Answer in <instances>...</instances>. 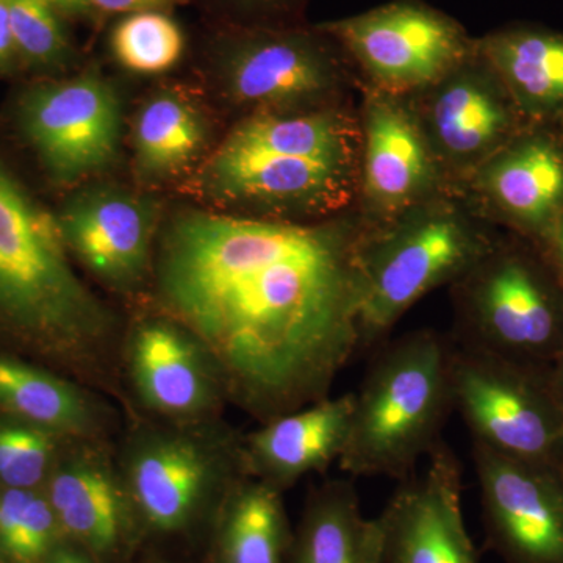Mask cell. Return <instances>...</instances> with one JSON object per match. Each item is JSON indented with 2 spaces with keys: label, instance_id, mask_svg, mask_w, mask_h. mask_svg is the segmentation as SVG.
Listing matches in <instances>:
<instances>
[{
  "label": "cell",
  "instance_id": "83f0119b",
  "mask_svg": "<svg viewBox=\"0 0 563 563\" xmlns=\"http://www.w3.org/2000/svg\"><path fill=\"white\" fill-rule=\"evenodd\" d=\"M114 58L132 73L157 76L173 69L185 51L180 25L161 10L125 14L111 33Z\"/></svg>",
  "mask_w": 563,
  "mask_h": 563
},
{
  "label": "cell",
  "instance_id": "ba28073f",
  "mask_svg": "<svg viewBox=\"0 0 563 563\" xmlns=\"http://www.w3.org/2000/svg\"><path fill=\"white\" fill-rule=\"evenodd\" d=\"M16 124L41 168L62 187L106 172L120 151V98L96 70L33 85L18 101Z\"/></svg>",
  "mask_w": 563,
  "mask_h": 563
},
{
  "label": "cell",
  "instance_id": "f35d334b",
  "mask_svg": "<svg viewBox=\"0 0 563 563\" xmlns=\"http://www.w3.org/2000/svg\"><path fill=\"white\" fill-rule=\"evenodd\" d=\"M559 120H561V122H562V128H563V114H562V117H561V118H559Z\"/></svg>",
  "mask_w": 563,
  "mask_h": 563
},
{
  "label": "cell",
  "instance_id": "e575fe53",
  "mask_svg": "<svg viewBox=\"0 0 563 563\" xmlns=\"http://www.w3.org/2000/svg\"><path fill=\"white\" fill-rule=\"evenodd\" d=\"M46 2L54 5L62 14H69V16H88L92 13L88 0H46Z\"/></svg>",
  "mask_w": 563,
  "mask_h": 563
},
{
  "label": "cell",
  "instance_id": "7c38bea8",
  "mask_svg": "<svg viewBox=\"0 0 563 563\" xmlns=\"http://www.w3.org/2000/svg\"><path fill=\"white\" fill-rule=\"evenodd\" d=\"M335 40L328 33L257 29L221 47L225 88L239 103L285 109L324 98L339 84Z\"/></svg>",
  "mask_w": 563,
  "mask_h": 563
},
{
  "label": "cell",
  "instance_id": "d590c367",
  "mask_svg": "<svg viewBox=\"0 0 563 563\" xmlns=\"http://www.w3.org/2000/svg\"><path fill=\"white\" fill-rule=\"evenodd\" d=\"M232 2L244 7V9L272 10L285 5L288 0H232Z\"/></svg>",
  "mask_w": 563,
  "mask_h": 563
},
{
  "label": "cell",
  "instance_id": "8fae6325",
  "mask_svg": "<svg viewBox=\"0 0 563 563\" xmlns=\"http://www.w3.org/2000/svg\"><path fill=\"white\" fill-rule=\"evenodd\" d=\"M376 518L379 563H481L462 507V466L446 443L428 455Z\"/></svg>",
  "mask_w": 563,
  "mask_h": 563
},
{
  "label": "cell",
  "instance_id": "7a4b0ae2",
  "mask_svg": "<svg viewBox=\"0 0 563 563\" xmlns=\"http://www.w3.org/2000/svg\"><path fill=\"white\" fill-rule=\"evenodd\" d=\"M113 332V314L70 265L57 217L0 155V352L80 369Z\"/></svg>",
  "mask_w": 563,
  "mask_h": 563
},
{
  "label": "cell",
  "instance_id": "2e32d148",
  "mask_svg": "<svg viewBox=\"0 0 563 563\" xmlns=\"http://www.w3.org/2000/svg\"><path fill=\"white\" fill-rule=\"evenodd\" d=\"M43 490L65 540L79 544L98 563L124 548L135 512L122 476L99 451L62 453Z\"/></svg>",
  "mask_w": 563,
  "mask_h": 563
},
{
  "label": "cell",
  "instance_id": "cb8c5ba5",
  "mask_svg": "<svg viewBox=\"0 0 563 563\" xmlns=\"http://www.w3.org/2000/svg\"><path fill=\"white\" fill-rule=\"evenodd\" d=\"M292 533L282 490L244 476L218 509L217 563H287Z\"/></svg>",
  "mask_w": 563,
  "mask_h": 563
},
{
  "label": "cell",
  "instance_id": "836d02e7",
  "mask_svg": "<svg viewBox=\"0 0 563 563\" xmlns=\"http://www.w3.org/2000/svg\"><path fill=\"white\" fill-rule=\"evenodd\" d=\"M543 242L547 244L548 252H550L551 265L554 266L555 272L563 280V217L555 222L554 228L551 229Z\"/></svg>",
  "mask_w": 563,
  "mask_h": 563
},
{
  "label": "cell",
  "instance_id": "603a6c76",
  "mask_svg": "<svg viewBox=\"0 0 563 563\" xmlns=\"http://www.w3.org/2000/svg\"><path fill=\"white\" fill-rule=\"evenodd\" d=\"M376 518L362 512L347 479L329 481L310 496L301 525L292 533L287 563H379Z\"/></svg>",
  "mask_w": 563,
  "mask_h": 563
},
{
  "label": "cell",
  "instance_id": "f546056e",
  "mask_svg": "<svg viewBox=\"0 0 563 563\" xmlns=\"http://www.w3.org/2000/svg\"><path fill=\"white\" fill-rule=\"evenodd\" d=\"M18 63L27 68H62L73 55L62 13L46 0H5Z\"/></svg>",
  "mask_w": 563,
  "mask_h": 563
},
{
  "label": "cell",
  "instance_id": "5b68a950",
  "mask_svg": "<svg viewBox=\"0 0 563 563\" xmlns=\"http://www.w3.org/2000/svg\"><path fill=\"white\" fill-rule=\"evenodd\" d=\"M459 288L454 343L551 366L563 343V280L528 252L492 247Z\"/></svg>",
  "mask_w": 563,
  "mask_h": 563
},
{
  "label": "cell",
  "instance_id": "8992f818",
  "mask_svg": "<svg viewBox=\"0 0 563 563\" xmlns=\"http://www.w3.org/2000/svg\"><path fill=\"white\" fill-rule=\"evenodd\" d=\"M492 247L451 211L413 213L388 231L368 233L362 250L361 352L377 346L422 296L455 284Z\"/></svg>",
  "mask_w": 563,
  "mask_h": 563
},
{
  "label": "cell",
  "instance_id": "ffe728a7",
  "mask_svg": "<svg viewBox=\"0 0 563 563\" xmlns=\"http://www.w3.org/2000/svg\"><path fill=\"white\" fill-rule=\"evenodd\" d=\"M439 85L429 124L435 146L451 161L484 163L518 135L520 113L487 63H465Z\"/></svg>",
  "mask_w": 563,
  "mask_h": 563
},
{
  "label": "cell",
  "instance_id": "9c48e42d",
  "mask_svg": "<svg viewBox=\"0 0 563 563\" xmlns=\"http://www.w3.org/2000/svg\"><path fill=\"white\" fill-rule=\"evenodd\" d=\"M318 29L388 92L439 85L465 65L473 51L457 22L410 0L324 22Z\"/></svg>",
  "mask_w": 563,
  "mask_h": 563
},
{
  "label": "cell",
  "instance_id": "8d00e7d4",
  "mask_svg": "<svg viewBox=\"0 0 563 563\" xmlns=\"http://www.w3.org/2000/svg\"><path fill=\"white\" fill-rule=\"evenodd\" d=\"M551 368H553L555 383H558L559 387H561V390L563 391V343L558 357H555L553 365H551Z\"/></svg>",
  "mask_w": 563,
  "mask_h": 563
},
{
  "label": "cell",
  "instance_id": "f1b7e54d",
  "mask_svg": "<svg viewBox=\"0 0 563 563\" xmlns=\"http://www.w3.org/2000/svg\"><path fill=\"white\" fill-rule=\"evenodd\" d=\"M65 437L31 422L0 417V485L43 490L63 453Z\"/></svg>",
  "mask_w": 563,
  "mask_h": 563
},
{
  "label": "cell",
  "instance_id": "30bf717a",
  "mask_svg": "<svg viewBox=\"0 0 563 563\" xmlns=\"http://www.w3.org/2000/svg\"><path fill=\"white\" fill-rule=\"evenodd\" d=\"M487 542L504 563H563V476L473 443Z\"/></svg>",
  "mask_w": 563,
  "mask_h": 563
},
{
  "label": "cell",
  "instance_id": "44dd1931",
  "mask_svg": "<svg viewBox=\"0 0 563 563\" xmlns=\"http://www.w3.org/2000/svg\"><path fill=\"white\" fill-rule=\"evenodd\" d=\"M518 113L542 121L563 114V33L515 27L477 46Z\"/></svg>",
  "mask_w": 563,
  "mask_h": 563
},
{
  "label": "cell",
  "instance_id": "484cf974",
  "mask_svg": "<svg viewBox=\"0 0 563 563\" xmlns=\"http://www.w3.org/2000/svg\"><path fill=\"white\" fill-rule=\"evenodd\" d=\"M206 135V122L190 101L161 92L141 107L133 124L136 168L146 179L176 176L198 157Z\"/></svg>",
  "mask_w": 563,
  "mask_h": 563
},
{
  "label": "cell",
  "instance_id": "6da1fadb",
  "mask_svg": "<svg viewBox=\"0 0 563 563\" xmlns=\"http://www.w3.org/2000/svg\"><path fill=\"white\" fill-rule=\"evenodd\" d=\"M366 235L351 222L181 214L158 251V299L228 398L266 422L328 398L361 352Z\"/></svg>",
  "mask_w": 563,
  "mask_h": 563
},
{
  "label": "cell",
  "instance_id": "74e56055",
  "mask_svg": "<svg viewBox=\"0 0 563 563\" xmlns=\"http://www.w3.org/2000/svg\"><path fill=\"white\" fill-rule=\"evenodd\" d=\"M558 470H559V472H561V474L563 476V455H562L561 462H559Z\"/></svg>",
  "mask_w": 563,
  "mask_h": 563
},
{
  "label": "cell",
  "instance_id": "7402d4cb",
  "mask_svg": "<svg viewBox=\"0 0 563 563\" xmlns=\"http://www.w3.org/2000/svg\"><path fill=\"white\" fill-rule=\"evenodd\" d=\"M0 412L68 440L101 428L99 404L84 388L40 363L0 352Z\"/></svg>",
  "mask_w": 563,
  "mask_h": 563
},
{
  "label": "cell",
  "instance_id": "4dcf8cb0",
  "mask_svg": "<svg viewBox=\"0 0 563 563\" xmlns=\"http://www.w3.org/2000/svg\"><path fill=\"white\" fill-rule=\"evenodd\" d=\"M88 2L92 11L131 14L135 11L162 10V7L168 5L172 0H88Z\"/></svg>",
  "mask_w": 563,
  "mask_h": 563
},
{
  "label": "cell",
  "instance_id": "3957f363",
  "mask_svg": "<svg viewBox=\"0 0 563 563\" xmlns=\"http://www.w3.org/2000/svg\"><path fill=\"white\" fill-rule=\"evenodd\" d=\"M453 342L433 331L385 344L354 391L340 468L352 477L407 479L442 443L454 410Z\"/></svg>",
  "mask_w": 563,
  "mask_h": 563
},
{
  "label": "cell",
  "instance_id": "d4e9b609",
  "mask_svg": "<svg viewBox=\"0 0 563 563\" xmlns=\"http://www.w3.org/2000/svg\"><path fill=\"white\" fill-rule=\"evenodd\" d=\"M225 143L290 157L355 166L358 140L351 121L336 111H263L236 125Z\"/></svg>",
  "mask_w": 563,
  "mask_h": 563
},
{
  "label": "cell",
  "instance_id": "4fadbf2b",
  "mask_svg": "<svg viewBox=\"0 0 563 563\" xmlns=\"http://www.w3.org/2000/svg\"><path fill=\"white\" fill-rule=\"evenodd\" d=\"M354 166L222 143L199 187L229 206L288 211L336 210L351 199Z\"/></svg>",
  "mask_w": 563,
  "mask_h": 563
},
{
  "label": "cell",
  "instance_id": "4316f807",
  "mask_svg": "<svg viewBox=\"0 0 563 563\" xmlns=\"http://www.w3.org/2000/svg\"><path fill=\"white\" fill-rule=\"evenodd\" d=\"M63 540L44 490L0 485V563H44Z\"/></svg>",
  "mask_w": 563,
  "mask_h": 563
},
{
  "label": "cell",
  "instance_id": "277c9868",
  "mask_svg": "<svg viewBox=\"0 0 563 563\" xmlns=\"http://www.w3.org/2000/svg\"><path fill=\"white\" fill-rule=\"evenodd\" d=\"M454 410L473 443L533 465L563 455V391L551 366L532 365L453 342Z\"/></svg>",
  "mask_w": 563,
  "mask_h": 563
},
{
  "label": "cell",
  "instance_id": "e0dca14e",
  "mask_svg": "<svg viewBox=\"0 0 563 563\" xmlns=\"http://www.w3.org/2000/svg\"><path fill=\"white\" fill-rule=\"evenodd\" d=\"M354 393L303 406L263 422L243 440L247 476L284 492L342 457L350 433Z\"/></svg>",
  "mask_w": 563,
  "mask_h": 563
},
{
  "label": "cell",
  "instance_id": "52a82bcc",
  "mask_svg": "<svg viewBox=\"0 0 563 563\" xmlns=\"http://www.w3.org/2000/svg\"><path fill=\"white\" fill-rule=\"evenodd\" d=\"M187 426L140 433L125 454L122 481L133 512L166 536L188 531L211 501L221 504L247 476L243 442Z\"/></svg>",
  "mask_w": 563,
  "mask_h": 563
},
{
  "label": "cell",
  "instance_id": "5bb4252c",
  "mask_svg": "<svg viewBox=\"0 0 563 563\" xmlns=\"http://www.w3.org/2000/svg\"><path fill=\"white\" fill-rule=\"evenodd\" d=\"M128 366L140 401L169 420L198 422L228 398L209 352L168 317L141 322L133 331Z\"/></svg>",
  "mask_w": 563,
  "mask_h": 563
},
{
  "label": "cell",
  "instance_id": "1f68e13d",
  "mask_svg": "<svg viewBox=\"0 0 563 563\" xmlns=\"http://www.w3.org/2000/svg\"><path fill=\"white\" fill-rule=\"evenodd\" d=\"M16 65L20 63H18L13 35H11L9 7L5 0H0V73H7Z\"/></svg>",
  "mask_w": 563,
  "mask_h": 563
},
{
  "label": "cell",
  "instance_id": "ac0fdd59",
  "mask_svg": "<svg viewBox=\"0 0 563 563\" xmlns=\"http://www.w3.org/2000/svg\"><path fill=\"white\" fill-rule=\"evenodd\" d=\"M479 188L499 214L547 239L563 217V143L551 133L515 135L481 165Z\"/></svg>",
  "mask_w": 563,
  "mask_h": 563
},
{
  "label": "cell",
  "instance_id": "d6986e66",
  "mask_svg": "<svg viewBox=\"0 0 563 563\" xmlns=\"http://www.w3.org/2000/svg\"><path fill=\"white\" fill-rule=\"evenodd\" d=\"M433 151L413 114L388 95L365 111L363 191L374 209L395 214L424 198L435 181Z\"/></svg>",
  "mask_w": 563,
  "mask_h": 563
},
{
  "label": "cell",
  "instance_id": "9a60e30c",
  "mask_svg": "<svg viewBox=\"0 0 563 563\" xmlns=\"http://www.w3.org/2000/svg\"><path fill=\"white\" fill-rule=\"evenodd\" d=\"M70 257L114 290H131L150 268L155 210L118 188L80 192L57 217Z\"/></svg>",
  "mask_w": 563,
  "mask_h": 563
},
{
  "label": "cell",
  "instance_id": "d6a6232c",
  "mask_svg": "<svg viewBox=\"0 0 563 563\" xmlns=\"http://www.w3.org/2000/svg\"><path fill=\"white\" fill-rule=\"evenodd\" d=\"M44 563H98V561L79 544L63 540Z\"/></svg>",
  "mask_w": 563,
  "mask_h": 563
}]
</instances>
